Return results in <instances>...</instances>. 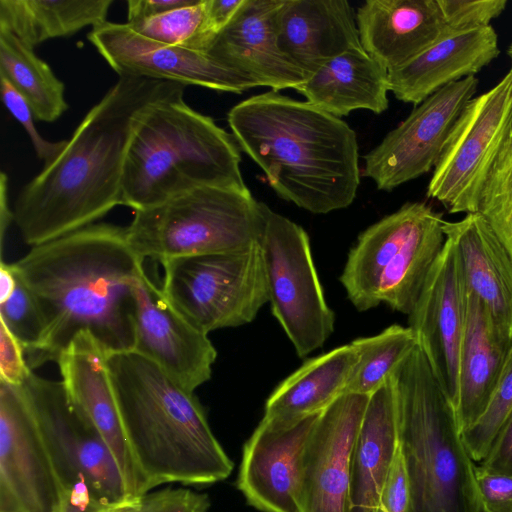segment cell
<instances>
[{"label":"cell","instance_id":"obj_1","mask_svg":"<svg viewBox=\"0 0 512 512\" xmlns=\"http://www.w3.org/2000/svg\"><path fill=\"white\" fill-rule=\"evenodd\" d=\"M12 266L44 322L40 343L26 354L32 371L57 362L81 332L91 334L106 355L134 350L136 286L145 270L126 227L91 224L33 246Z\"/></svg>","mask_w":512,"mask_h":512},{"label":"cell","instance_id":"obj_2","mask_svg":"<svg viewBox=\"0 0 512 512\" xmlns=\"http://www.w3.org/2000/svg\"><path fill=\"white\" fill-rule=\"evenodd\" d=\"M184 89L179 83L119 76L60 154L20 191L12 211L23 240L32 247L49 242L122 205L124 162L138 118Z\"/></svg>","mask_w":512,"mask_h":512},{"label":"cell","instance_id":"obj_3","mask_svg":"<svg viewBox=\"0 0 512 512\" xmlns=\"http://www.w3.org/2000/svg\"><path fill=\"white\" fill-rule=\"evenodd\" d=\"M227 119L238 146L282 199L316 214L354 201L359 148L341 118L270 90L236 104Z\"/></svg>","mask_w":512,"mask_h":512},{"label":"cell","instance_id":"obj_4","mask_svg":"<svg viewBox=\"0 0 512 512\" xmlns=\"http://www.w3.org/2000/svg\"><path fill=\"white\" fill-rule=\"evenodd\" d=\"M106 365L141 495L168 483L209 485L231 474L233 462L194 393L135 351L109 354Z\"/></svg>","mask_w":512,"mask_h":512},{"label":"cell","instance_id":"obj_5","mask_svg":"<svg viewBox=\"0 0 512 512\" xmlns=\"http://www.w3.org/2000/svg\"><path fill=\"white\" fill-rule=\"evenodd\" d=\"M183 95L150 105L136 122L122 179V205L134 211L200 186L247 189L234 136Z\"/></svg>","mask_w":512,"mask_h":512},{"label":"cell","instance_id":"obj_6","mask_svg":"<svg viewBox=\"0 0 512 512\" xmlns=\"http://www.w3.org/2000/svg\"><path fill=\"white\" fill-rule=\"evenodd\" d=\"M390 379L409 512H485L455 407L418 345Z\"/></svg>","mask_w":512,"mask_h":512},{"label":"cell","instance_id":"obj_7","mask_svg":"<svg viewBox=\"0 0 512 512\" xmlns=\"http://www.w3.org/2000/svg\"><path fill=\"white\" fill-rule=\"evenodd\" d=\"M444 221L430 205L407 202L364 230L340 276L354 307L384 303L409 315L444 247Z\"/></svg>","mask_w":512,"mask_h":512},{"label":"cell","instance_id":"obj_8","mask_svg":"<svg viewBox=\"0 0 512 512\" xmlns=\"http://www.w3.org/2000/svg\"><path fill=\"white\" fill-rule=\"evenodd\" d=\"M262 228L261 202L249 189L222 186H200L135 211L126 227L133 250L160 263L247 249Z\"/></svg>","mask_w":512,"mask_h":512},{"label":"cell","instance_id":"obj_9","mask_svg":"<svg viewBox=\"0 0 512 512\" xmlns=\"http://www.w3.org/2000/svg\"><path fill=\"white\" fill-rule=\"evenodd\" d=\"M161 264L165 297L206 334L250 323L269 301L259 243L240 251L179 257Z\"/></svg>","mask_w":512,"mask_h":512},{"label":"cell","instance_id":"obj_10","mask_svg":"<svg viewBox=\"0 0 512 512\" xmlns=\"http://www.w3.org/2000/svg\"><path fill=\"white\" fill-rule=\"evenodd\" d=\"M259 239L271 310L299 357L320 348L334 330L306 231L261 202Z\"/></svg>","mask_w":512,"mask_h":512},{"label":"cell","instance_id":"obj_11","mask_svg":"<svg viewBox=\"0 0 512 512\" xmlns=\"http://www.w3.org/2000/svg\"><path fill=\"white\" fill-rule=\"evenodd\" d=\"M511 138L512 68L463 109L434 167L427 197L449 213L478 212L487 177Z\"/></svg>","mask_w":512,"mask_h":512},{"label":"cell","instance_id":"obj_12","mask_svg":"<svg viewBox=\"0 0 512 512\" xmlns=\"http://www.w3.org/2000/svg\"><path fill=\"white\" fill-rule=\"evenodd\" d=\"M20 387L65 494L76 485L86 484L96 501L129 496L107 444L70 399L62 381L31 371Z\"/></svg>","mask_w":512,"mask_h":512},{"label":"cell","instance_id":"obj_13","mask_svg":"<svg viewBox=\"0 0 512 512\" xmlns=\"http://www.w3.org/2000/svg\"><path fill=\"white\" fill-rule=\"evenodd\" d=\"M478 85V78L469 76L444 86L415 106L364 156V175L379 190L391 191L429 172L440 159L457 119Z\"/></svg>","mask_w":512,"mask_h":512},{"label":"cell","instance_id":"obj_14","mask_svg":"<svg viewBox=\"0 0 512 512\" xmlns=\"http://www.w3.org/2000/svg\"><path fill=\"white\" fill-rule=\"evenodd\" d=\"M64 498L21 387L0 380V512H57Z\"/></svg>","mask_w":512,"mask_h":512},{"label":"cell","instance_id":"obj_15","mask_svg":"<svg viewBox=\"0 0 512 512\" xmlns=\"http://www.w3.org/2000/svg\"><path fill=\"white\" fill-rule=\"evenodd\" d=\"M466 315L467 289L460 257L453 242L446 239L408 316L418 346L455 410Z\"/></svg>","mask_w":512,"mask_h":512},{"label":"cell","instance_id":"obj_16","mask_svg":"<svg viewBox=\"0 0 512 512\" xmlns=\"http://www.w3.org/2000/svg\"><path fill=\"white\" fill-rule=\"evenodd\" d=\"M88 40L119 76L143 77L212 90L241 93L256 87L206 52L148 39L127 23L106 21L91 29Z\"/></svg>","mask_w":512,"mask_h":512},{"label":"cell","instance_id":"obj_17","mask_svg":"<svg viewBox=\"0 0 512 512\" xmlns=\"http://www.w3.org/2000/svg\"><path fill=\"white\" fill-rule=\"evenodd\" d=\"M321 412L292 421H260L244 445L237 479L251 506L262 512H300L302 456Z\"/></svg>","mask_w":512,"mask_h":512},{"label":"cell","instance_id":"obj_18","mask_svg":"<svg viewBox=\"0 0 512 512\" xmlns=\"http://www.w3.org/2000/svg\"><path fill=\"white\" fill-rule=\"evenodd\" d=\"M133 351L191 393L210 379L217 357L208 334L179 313L145 272L136 286Z\"/></svg>","mask_w":512,"mask_h":512},{"label":"cell","instance_id":"obj_19","mask_svg":"<svg viewBox=\"0 0 512 512\" xmlns=\"http://www.w3.org/2000/svg\"><path fill=\"white\" fill-rule=\"evenodd\" d=\"M369 396L345 392L321 412L302 456L300 512H348L350 461Z\"/></svg>","mask_w":512,"mask_h":512},{"label":"cell","instance_id":"obj_20","mask_svg":"<svg viewBox=\"0 0 512 512\" xmlns=\"http://www.w3.org/2000/svg\"><path fill=\"white\" fill-rule=\"evenodd\" d=\"M106 357L94 337L81 332L61 352L57 364L68 396L112 453L128 495L140 496V479L122 427Z\"/></svg>","mask_w":512,"mask_h":512},{"label":"cell","instance_id":"obj_21","mask_svg":"<svg viewBox=\"0 0 512 512\" xmlns=\"http://www.w3.org/2000/svg\"><path fill=\"white\" fill-rule=\"evenodd\" d=\"M280 3L281 0H245L205 52L256 87L296 89L306 78L279 48L276 16Z\"/></svg>","mask_w":512,"mask_h":512},{"label":"cell","instance_id":"obj_22","mask_svg":"<svg viewBox=\"0 0 512 512\" xmlns=\"http://www.w3.org/2000/svg\"><path fill=\"white\" fill-rule=\"evenodd\" d=\"M276 25L280 50L306 79L361 47L356 12L346 0H281Z\"/></svg>","mask_w":512,"mask_h":512},{"label":"cell","instance_id":"obj_23","mask_svg":"<svg viewBox=\"0 0 512 512\" xmlns=\"http://www.w3.org/2000/svg\"><path fill=\"white\" fill-rule=\"evenodd\" d=\"M498 35L484 28L450 31L406 64L389 70V91L419 105L444 86L475 76L499 55Z\"/></svg>","mask_w":512,"mask_h":512},{"label":"cell","instance_id":"obj_24","mask_svg":"<svg viewBox=\"0 0 512 512\" xmlns=\"http://www.w3.org/2000/svg\"><path fill=\"white\" fill-rule=\"evenodd\" d=\"M362 48L388 71L448 31L437 0H368L356 12Z\"/></svg>","mask_w":512,"mask_h":512},{"label":"cell","instance_id":"obj_25","mask_svg":"<svg viewBox=\"0 0 512 512\" xmlns=\"http://www.w3.org/2000/svg\"><path fill=\"white\" fill-rule=\"evenodd\" d=\"M446 239L455 245L467 292L489 310L498 329L512 337V258L489 223L478 212L443 222Z\"/></svg>","mask_w":512,"mask_h":512},{"label":"cell","instance_id":"obj_26","mask_svg":"<svg viewBox=\"0 0 512 512\" xmlns=\"http://www.w3.org/2000/svg\"><path fill=\"white\" fill-rule=\"evenodd\" d=\"M397 450L395 398L389 379L369 396L354 444L348 512H376Z\"/></svg>","mask_w":512,"mask_h":512},{"label":"cell","instance_id":"obj_27","mask_svg":"<svg viewBox=\"0 0 512 512\" xmlns=\"http://www.w3.org/2000/svg\"><path fill=\"white\" fill-rule=\"evenodd\" d=\"M511 338L498 329L483 302L467 292L466 326L460 354L459 400L455 410L461 432L476 422L487 408Z\"/></svg>","mask_w":512,"mask_h":512},{"label":"cell","instance_id":"obj_28","mask_svg":"<svg viewBox=\"0 0 512 512\" xmlns=\"http://www.w3.org/2000/svg\"><path fill=\"white\" fill-rule=\"evenodd\" d=\"M295 90L339 118L358 109L381 114L389 105L388 70L362 46L329 60Z\"/></svg>","mask_w":512,"mask_h":512},{"label":"cell","instance_id":"obj_29","mask_svg":"<svg viewBox=\"0 0 512 512\" xmlns=\"http://www.w3.org/2000/svg\"><path fill=\"white\" fill-rule=\"evenodd\" d=\"M356 362L351 343L307 360L270 394L263 418L292 421L323 411L346 392Z\"/></svg>","mask_w":512,"mask_h":512},{"label":"cell","instance_id":"obj_30","mask_svg":"<svg viewBox=\"0 0 512 512\" xmlns=\"http://www.w3.org/2000/svg\"><path fill=\"white\" fill-rule=\"evenodd\" d=\"M113 0H0V28L31 48L107 21Z\"/></svg>","mask_w":512,"mask_h":512},{"label":"cell","instance_id":"obj_31","mask_svg":"<svg viewBox=\"0 0 512 512\" xmlns=\"http://www.w3.org/2000/svg\"><path fill=\"white\" fill-rule=\"evenodd\" d=\"M0 77L28 102L37 120L54 122L68 109L64 83L33 48L4 28H0Z\"/></svg>","mask_w":512,"mask_h":512},{"label":"cell","instance_id":"obj_32","mask_svg":"<svg viewBox=\"0 0 512 512\" xmlns=\"http://www.w3.org/2000/svg\"><path fill=\"white\" fill-rule=\"evenodd\" d=\"M357 362L346 392L371 395L386 383L402 360L418 345L413 330L391 325L377 335L351 342Z\"/></svg>","mask_w":512,"mask_h":512},{"label":"cell","instance_id":"obj_33","mask_svg":"<svg viewBox=\"0 0 512 512\" xmlns=\"http://www.w3.org/2000/svg\"><path fill=\"white\" fill-rule=\"evenodd\" d=\"M126 23L148 39L192 50L205 52L214 39L208 27L206 0Z\"/></svg>","mask_w":512,"mask_h":512},{"label":"cell","instance_id":"obj_34","mask_svg":"<svg viewBox=\"0 0 512 512\" xmlns=\"http://www.w3.org/2000/svg\"><path fill=\"white\" fill-rule=\"evenodd\" d=\"M478 213L489 223L512 258V138L487 177Z\"/></svg>","mask_w":512,"mask_h":512},{"label":"cell","instance_id":"obj_35","mask_svg":"<svg viewBox=\"0 0 512 512\" xmlns=\"http://www.w3.org/2000/svg\"><path fill=\"white\" fill-rule=\"evenodd\" d=\"M512 411V338L492 397L484 413L462 431L463 443L474 462L487 455L497 433Z\"/></svg>","mask_w":512,"mask_h":512},{"label":"cell","instance_id":"obj_36","mask_svg":"<svg viewBox=\"0 0 512 512\" xmlns=\"http://www.w3.org/2000/svg\"><path fill=\"white\" fill-rule=\"evenodd\" d=\"M0 320L22 344L25 355L34 350L43 337L44 322L39 306L18 277L12 294L0 302Z\"/></svg>","mask_w":512,"mask_h":512},{"label":"cell","instance_id":"obj_37","mask_svg":"<svg viewBox=\"0 0 512 512\" xmlns=\"http://www.w3.org/2000/svg\"><path fill=\"white\" fill-rule=\"evenodd\" d=\"M450 31H466L490 26L507 6V0H437Z\"/></svg>","mask_w":512,"mask_h":512},{"label":"cell","instance_id":"obj_38","mask_svg":"<svg viewBox=\"0 0 512 512\" xmlns=\"http://www.w3.org/2000/svg\"><path fill=\"white\" fill-rule=\"evenodd\" d=\"M1 95L5 107L22 125L28 134L37 157L48 164L63 150L66 140L56 142L44 139L37 131L34 123V113L28 102L4 78L0 77Z\"/></svg>","mask_w":512,"mask_h":512},{"label":"cell","instance_id":"obj_39","mask_svg":"<svg viewBox=\"0 0 512 512\" xmlns=\"http://www.w3.org/2000/svg\"><path fill=\"white\" fill-rule=\"evenodd\" d=\"M147 512H206L209 497L190 489L166 488L147 493Z\"/></svg>","mask_w":512,"mask_h":512},{"label":"cell","instance_id":"obj_40","mask_svg":"<svg viewBox=\"0 0 512 512\" xmlns=\"http://www.w3.org/2000/svg\"><path fill=\"white\" fill-rule=\"evenodd\" d=\"M31 371L24 347L6 326L0 323V380L21 386Z\"/></svg>","mask_w":512,"mask_h":512},{"label":"cell","instance_id":"obj_41","mask_svg":"<svg viewBox=\"0 0 512 512\" xmlns=\"http://www.w3.org/2000/svg\"><path fill=\"white\" fill-rule=\"evenodd\" d=\"M476 482L486 512H512V477L475 469Z\"/></svg>","mask_w":512,"mask_h":512},{"label":"cell","instance_id":"obj_42","mask_svg":"<svg viewBox=\"0 0 512 512\" xmlns=\"http://www.w3.org/2000/svg\"><path fill=\"white\" fill-rule=\"evenodd\" d=\"M409 505L408 479L398 445L396 457L380 494L376 512H409Z\"/></svg>","mask_w":512,"mask_h":512},{"label":"cell","instance_id":"obj_43","mask_svg":"<svg viewBox=\"0 0 512 512\" xmlns=\"http://www.w3.org/2000/svg\"><path fill=\"white\" fill-rule=\"evenodd\" d=\"M480 463L486 471L512 477V411Z\"/></svg>","mask_w":512,"mask_h":512},{"label":"cell","instance_id":"obj_44","mask_svg":"<svg viewBox=\"0 0 512 512\" xmlns=\"http://www.w3.org/2000/svg\"><path fill=\"white\" fill-rule=\"evenodd\" d=\"M196 0H129L127 22L154 17L173 9L191 5Z\"/></svg>","mask_w":512,"mask_h":512},{"label":"cell","instance_id":"obj_45","mask_svg":"<svg viewBox=\"0 0 512 512\" xmlns=\"http://www.w3.org/2000/svg\"><path fill=\"white\" fill-rule=\"evenodd\" d=\"M245 0H206L207 22L215 37L236 16Z\"/></svg>","mask_w":512,"mask_h":512},{"label":"cell","instance_id":"obj_46","mask_svg":"<svg viewBox=\"0 0 512 512\" xmlns=\"http://www.w3.org/2000/svg\"><path fill=\"white\" fill-rule=\"evenodd\" d=\"M84 512H147V497L145 494L116 501H93Z\"/></svg>","mask_w":512,"mask_h":512},{"label":"cell","instance_id":"obj_47","mask_svg":"<svg viewBox=\"0 0 512 512\" xmlns=\"http://www.w3.org/2000/svg\"><path fill=\"white\" fill-rule=\"evenodd\" d=\"M8 177L4 172L1 173L0 178V228H1V242L3 245V239L5 236V231L10 223L13 220V211L9 209L8 206Z\"/></svg>","mask_w":512,"mask_h":512},{"label":"cell","instance_id":"obj_48","mask_svg":"<svg viewBox=\"0 0 512 512\" xmlns=\"http://www.w3.org/2000/svg\"><path fill=\"white\" fill-rule=\"evenodd\" d=\"M17 284V276L12 263L3 260L0 264V302L5 301L14 291Z\"/></svg>","mask_w":512,"mask_h":512},{"label":"cell","instance_id":"obj_49","mask_svg":"<svg viewBox=\"0 0 512 512\" xmlns=\"http://www.w3.org/2000/svg\"><path fill=\"white\" fill-rule=\"evenodd\" d=\"M57 512H84V510L72 505L67 499L64 498V502Z\"/></svg>","mask_w":512,"mask_h":512},{"label":"cell","instance_id":"obj_50","mask_svg":"<svg viewBox=\"0 0 512 512\" xmlns=\"http://www.w3.org/2000/svg\"><path fill=\"white\" fill-rule=\"evenodd\" d=\"M507 54L511 60V63H512V43L509 45L508 49H507Z\"/></svg>","mask_w":512,"mask_h":512},{"label":"cell","instance_id":"obj_51","mask_svg":"<svg viewBox=\"0 0 512 512\" xmlns=\"http://www.w3.org/2000/svg\"><path fill=\"white\" fill-rule=\"evenodd\" d=\"M486 512V511H485Z\"/></svg>","mask_w":512,"mask_h":512}]
</instances>
